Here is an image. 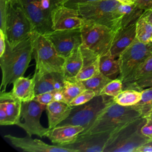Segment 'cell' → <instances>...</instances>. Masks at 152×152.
<instances>
[{
  "label": "cell",
  "instance_id": "obj_48",
  "mask_svg": "<svg viewBox=\"0 0 152 152\" xmlns=\"http://www.w3.org/2000/svg\"><path fill=\"white\" fill-rule=\"evenodd\" d=\"M146 144H150V145H152V138L150 139V140L146 143Z\"/></svg>",
  "mask_w": 152,
  "mask_h": 152
},
{
  "label": "cell",
  "instance_id": "obj_45",
  "mask_svg": "<svg viewBox=\"0 0 152 152\" xmlns=\"http://www.w3.org/2000/svg\"><path fill=\"white\" fill-rule=\"evenodd\" d=\"M7 1L8 3L15 5V4H19V1L18 0H5Z\"/></svg>",
  "mask_w": 152,
  "mask_h": 152
},
{
  "label": "cell",
  "instance_id": "obj_33",
  "mask_svg": "<svg viewBox=\"0 0 152 152\" xmlns=\"http://www.w3.org/2000/svg\"><path fill=\"white\" fill-rule=\"evenodd\" d=\"M95 96H96V93L93 90L85 89L74 99L69 104L72 107L79 106L88 102Z\"/></svg>",
  "mask_w": 152,
  "mask_h": 152
},
{
  "label": "cell",
  "instance_id": "obj_23",
  "mask_svg": "<svg viewBox=\"0 0 152 152\" xmlns=\"http://www.w3.org/2000/svg\"><path fill=\"white\" fill-rule=\"evenodd\" d=\"M100 71L107 77L113 80L120 74V66L118 58H115L110 53L100 56Z\"/></svg>",
  "mask_w": 152,
  "mask_h": 152
},
{
  "label": "cell",
  "instance_id": "obj_6",
  "mask_svg": "<svg viewBox=\"0 0 152 152\" xmlns=\"http://www.w3.org/2000/svg\"><path fill=\"white\" fill-rule=\"evenodd\" d=\"M80 29L83 46L100 56L110 53L116 31L86 20Z\"/></svg>",
  "mask_w": 152,
  "mask_h": 152
},
{
  "label": "cell",
  "instance_id": "obj_14",
  "mask_svg": "<svg viewBox=\"0 0 152 152\" xmlns=\"http://www.w3.org/2000/svg\"><path fill=\"white\" fill-rule=\"evenodd\" d=\"M110 135L109 132L80 134L74 142L62 147L77 152H103Z\"/></svg>",
  "mask_w": 152,
  "mask_h": 152
},
{
  "label": "cell",
  "instance_id": "obj_29",
  "mask_svg": "<svg viewBox=\"0 0 152 152\" xmlns=\"http://www.w3.org/2000/svg\"><path fill=\"white\" fill-rule=\"evenodd\" d=\"M111 80H112L100 72L97 75L81 82L86 89L91 90L96 93V96H99L105 86Z\"/></svg>",
  "mask_w": 152,
  "mask_h": 152
},
{
  "label": "cell",
  "instance_id": "obj_42",
  "mask_svg": "<svg viewBox=\"0 0 152 152\" xmlns=\"http://www.w3.org/2000/svg\"><path fill=\"white\" fill-rule=\"evenodd\" d=\"M54 101H58V102H65L64 97L63 96V94L62 93V91H55L54 93Z\"/></svg>",
  "mask_w": 152,
  "mask_h": 152
},
{
  "label": "cell",
  "instance_id": "obj_25",
  "mask_svg": "<svg viewBox=\"0 0 152 152\" xmlns=\"http://www.w3.org/2000/svg\"><path fill=\"white\" fill-rule=\"evenodd\" d=\"M86 89L81 81L75 80H65L62 89L65 102L69 104L79 94Z\"/></svg>",
  "mask_w": 152,
  "mask_h": 152
},
{
  "label": "cell",
  "instance_id": "obj_43",
  "mask_svg": "<svg viewBox=\"0 0 152 152\" xmlns=\"http://www.w3.org/2000/svg\"><path fill=\"white\" fill-rule=\"evenodd\" d=\"M122 4H134L135 0H116Z\"/></svg>",
  "mask_w": 152,
  "mask_h": 152
},
{
  "label": "cell",
  "instance_id": "obj_7",
  "mask_svg": "<svg viewBox=\"0 0 152 152\" xmlns=\"http://www.w3.org/2000/svg\"><path fill=\"white\" fill-rule=\"evenodd\" d=\"M19 5L31 21L33 30L42 34L53 31L52 12L61 5L59 0H18Z\"/></svg>",
  "mask_w": 152,
  "mask_h": 152
},
{
  "label": "cell",
  "instance_id": "obj_36",
  "mask_svg": "<svg viewBox=\"0 0 152 152\" xmlns=\"http://www.w3.org/2000/svg\"><path fill=\"white\" fill-rule=\"evenodd\" d=\"M54 93L55 91H49L39 94L36 95L34 100L41 104L48 105L54 101Z\"/></svg>",
  "mask_w": 152,
  "mask_h": 152
},
{
  "label": "cell",
  "instance_id": "obj_21",
  "mask_svg": "<svg viewBox=\"0 0 152 152\" xmlns=\"http://www.w3.org/2000/svg\"><path fill=\"white\" fill-rule=\"evenodd\" d=\"M69 104L58 101H53L46 105L49 128L51 129L61 124L67 118L72 109Z\"/></svg>",
  "mask_w": 152,
  "mask_h": 152
},
{
  "label": "cell",
  "instance_id": "obj_28",
  "mask_svg": "<svg viewBox=\"0 0 152 152\" xmlns=\"http://www.w3.org/2000/svg\"><path fill=\"white\" fill-rule=\"evenodd\" d=\"M4 103L8 125H17L21 121L22 102L18 100H5Z\"/></svg>",
  "mask_w": 152,
  "mask_h": 152
},
{
  "label": "cell",
  "instance_id": "obj_47",
  "mask_svg": "<svg viewBox=\"0 0 152 152\" xmlns=\"http://www.w3.org/2000/svg\"><path fill=\"white\" fill-rule=\"evenodd\" d=\"M59 4L61 5H63L67 0H59Z\"/></svg>",
  "mask_w": 152,
  "mask_h": 152
},
{
  "label": "cell",
  "instance_id": "obj_1",
  "mask_svg": "<svg viewBox=\"0 0 152 152\" xmlns=\"http://www.w3.org/2000/svg\"><path fill=\"white\" fill-rule=\"evenodd\" d=\"M33 52V42L30 34L27 39L12 47L7 43L6 49L0 56L1 91H5L7 86L24 75L31 61Z\"/></svg>",
  "mask_w": 152,
  "mask_h": 152
},
{
  "label": "cell",
  "instance_id": "obj_18",
  "mask_svg": "<svg viewBox=\"0 0 152 152\" xmlns=\"http://www.w3.org/2000/svg\"><path fill=\"white\" fill-rule=\"evenodd\" d=\"M84 130V128L80 125H58L49 129L46 137L52 143L59 146H64L74 142Z\"/></svg>",
  "mask_w": 152,
  "mask_h": 152
},
{
  "label": "cell",
  "instance_id": "obj_40",
  "mask_svg": "<svg viewBox=\"0 0 152 152\" xmlns=\"http://www.w3.org/2000/svg\"><path fill=\"white\" fill-rule=\"evenodd\" d=\"M7 47V39H6V36L5 33L0 29V56H1Z\"/></svg>",
  "mask_w": 152,
  "mask_h": 152
},
{
  "label": "cell",
  "instance_id": "obj_34",
  "mask_svg": "<svg viewBox=\"0 0 152 152\" xmlns=\"http://www.w3.org/2000/svg\"><path fill=\"white\" fill-rule=\"evenodd\" d=\"M9 3L5 0H0V29L5 32L8 8Z\"/></svg>",
  "mask_w": 152,
  "mask_h": 152
},
{
  "label": "cell",
  "instance_id": "obj_10",
  "mask_svg": "<svg viewBox=\"0 0 152 152\" xmlns=\"http://www.w3.org/2000/svg\"><path fill=\"white\" fill-rule=\"evenodd\" d=\"M151 54L148 45L140 42L135 37L134 40L121 53L118 58L120 66L119 77L122 82Z\"/></svg>",
  "mask_w": 152,
  "mask_h": 152
},
{
  "label": "cell",
  "instance_id": "obj_17",
  "mask_svg": "<svg viewBox=\"0 0 152 152\" xmlns=\"http://www.w3.org/2000/svg\"><path fill=\"white\" fill-rule=\"evenodd\" d=\"M33 78L34 80L36 95L46 92L62 90L65 80L63 72H61L42 74L34 72Z\"/></svg>",
  "mask_w": 152,
  "mask_h": 152
},
{
  "label": "cell",
  "instance_id": "obj_13",
  "mask_svg": "<svg viewBox=\"0 0 152 152\" xmlns=\"http://www.w3.org/2000/svg\"><path fill=\"white\" fill-rule=\"evenodd\" d=\"M51 17L53 30L81 28L85 23L77 9L61 4L54 8Z\"/></svg>",
  "mask_w": 152,
  "mask_h": 152
},
{
  "label": "cell",
  "instance_id": "obj_3",
  "mask_svg": "<svg viewBox=\"0 0 152 152\" xmlns=\"http://www.w3.org/2000/svg\"><path fill=\"white\" fill-rule=\"evenodd\" d=\"M120 4L116 0H98L78 4L77 10L84 19L117 31L122 27V16L118 10Z\"/></svg>",
  "mask_w": 152,
  "mask_h": 152
},
{
  "label": "cell",
  "instance_id": "obj_20",
  "mask_svg": "<svg viewBox=\"0 0 152 152\" xmlns=\"http://www.w3.org/2000/svg\"><path fill=\"white\" fill-rule=\"evenodd\" d=\"M81 47L84 56V64L81 69L76 76L75 80L83 81L100 72L99 68L100 56L91 52L82 45Z\"/></svg>",
  "mask_w": 152,
  "mask_h": 152
},
{
  "label": "cell",
  "instance_id": "obj_9",
  "mask_svg": "<svg viewBox=\"0 0 152 152\" xmlns=\"http://www.w3.org/2000/svg\"><path fill=\"white\" fill-rule=\"evenodd\" d=\"M112 98L105 95L96 96L84 104L74 106L69 116L58 125H80L86 130L95 121Z\"/></svg>",
  "mask_w": 152,
  "mask_h": 152
},
{
  "label": "cell",
  "instance_id": "obj_30",
  "mask_svg": "<svg viewBox=\"0 0 152 152\" xmlns=\"http://www.w3.org/2000/svg\"><path fill=\"white\" fill-rule=\"evenodd\" d=\"M152 72V53L146 58L123 82V84L134 82Z\"/></svg>",
  "mask_w": 152,
  "mask_h": 152
},
{
  "label": "cell",
  "instance_id": "obj_46",
  "mask_svg": "<svg viewBox=\"0 0 152 152\" xmlns=\"http://www.w3.org/2000/svg\"><path fill=\"white\" fill-rule=\"evenodd\" d=\"M148 45L149 49H150V51H151V52L152 53V42L151 43H150L149 44H148Z\"/></svg>",
  "mask_w": 152,
  "mask_h": 152
},
{
  "label": "cell",
  "instance_id": "obj_16",
  "mask_svg": "<svg viewBox=\"0 0 152 152\" xmlns=\"http://www.w3.org/2000/svg\"><path fill=\"white\" fill-rule=\"evenodd\" d=\"M11 91H1L0 102L5 100H18L26 102L34 100L36 93L34 90V80L32 77L29 78L24 76L18 78L13 83Z\"/></svg>",
  "mask_w": 152,
  "mask_h": 152
},
{
  "label": "cell",
  "instance_id": "obj_27",
  "mask_svg": "<svg viewBox=\"0 0 152 152\" xmlns=\"http://www.w3.org/2000/svg\"><path fill=\"white\" fill-rule=\"evenodd\" d=\"M141 98V91L134 89H124L119 94L113 97L116 103L124 106H132L140 102Z\"/></svg>",
  "mask_w": 152,
  "mask_h": 152
},
{
  "label": "cell",
  "instance_id": "obj_31",
  "mask_svg": "<svg viewBox=\"0 0 152 152\" xmlns=\"http://www.w3.org/2000/svg\"><path fill=\"white\" fill-rule=\"evenodd\" d=\"M123 82L121 79L118 77L108 83L101 91L100 95L114 97L123 90Z\"/></svg>",
  "mask_w": 152,
  "mask_h": 152
},
{
  "label": "cell",
  "instance_id": "obj_39",
  "mask_svg": "<svg viewBox=\"0 0 152 152\" xmlns=\"http://www.w3.org/2000/svg\"><path fill=\"white\" fill-rule=\"evenodd\" d=\"M96 1L98 0H67L63 5L68 7L77 9V5L78 4L89 3Z\"/></svg>",
  "mask_w": 152,
  "mask_h": 152
},
{
  "label": "cell",
  "instance_id": "obj_12",
  "mask_svg": "<svg viewBox=\"0 0 152 152\" xmlns=\"http://www.w3.org/2000/svg\"><path fill=\"white\" fill-rule=\"evenodd\" d=\"M43 35L52 45L58 53L64 58L82 44L80 28L53 30Z\"/></svg>",
  "mask_w": 152,
  "mask_h": 152
},
{
  "label": "cell",
  "instance_id": "obj_26",
  "mask_svg": "<svg viewBox=\"0 0 152 152\" xmlns=\"http://www.w3.org/2000/svg\"><path fill=\"white\" fill-rule=\"evenodd\" d=\"M140 114L142 118H145L152 113V87L141 90V98L139 102L132 106Z\"/></svg>",
  "mask_w": 152,
  "mask_h": 152
},
{
  "label": "cell",
  "instance_id": "obj_32",
  "mask_svg": "<svg viewBox=\"0 0 152 152\" xmlns=\"http://www.w3.org/2000/svg\"><path fill=\"white\" fill-rule=\"evenodd\" d=\"M123 85V90L130 88L139 91H141L144 88L152 87V72L134 82Z\"/></svg>",
  "mask_w": 152,
  "mask_h": 152
},
{
  "label": "cell",
  "instance_id": "obj_11",
  "mask_svg": "<svg viewBox=\"0 0 152 152\" xmlns=\"http://www.w3.org/2000/svg\"><path fill=\"white\" fill-rule=\"evenodd\" d=\"M46 108V105L35 100L23 102L21 116L24 119V122L20 121L17 125L23 128L30 137L33 135L41 138L46 137L49 128L43 126L40 122L42 113Z\"/></svg>",
  "mask_w": 152,
  "mask_h": 152
},
{
  "label": "cell",
  "instance_id": "obj_19",
  "mask_svg": "<svg viewBox=\"0 0 152 152\" xmlns=\"http://www.w3.org/2000/svg\"><path fill=\"white\" fill-rule=\"evenodd\" d=\"M136 37V23L118 29L111 46L110 53L115 58H118L121 53L125 50Z\"/></svg>",
  "mask_w": 152,
  "mask_h": 152
},
{
  "label": "cell",
  "instance_id": "obj_38",
  "mask_svg": "<svg viewBox=\"0 0 152 152\" xmlns=\"http://www.w3.org/2000/svg\"><path fill=\"white\" fill-rule=\"evenodd\" d=\"M0 125H8L5 106L3 102H0Z\"/></svg>",
  "mask_w": 152,
  "mask_h": 152
},
{
  "label": "cell",
  "instance_id": "obj_4",
  "mask_svg": "<svg viewBox=\"0 0 152 152\" xmlns=\"http://www.w3.org/2000/svg\"><path fill=\"white\" fill-rule=\"evenodd\" d=\"M145 119L139 118L110 133L103 152H135L140 146L146 144L150 138L140 132Z\"/></svg>",
  "mask_w": 152,
  "mask_h": 152
},
{
  "label": "cell",
  "instance_id": "obj_8",
  "mask_svg": "<svg viewBox=\"0 0 152 152\" xmlns=\"http://www.w3.org/2000/svg\"><path fill=\"white\" fill-rule=\"evenodd\" d=\"M33 31L32 24L22 7L9 3L5 32L8 45H16L29 37Z\"/></svg>",
  "mask_w": 152,
  "mask_h": 152
},
{
  "label": "cell",
  "instance_id": "obj_24",
  "mask_svg": "<svg viewBox=\"0 0 152 152\" xmlns=\"http://www.w3.org/2000/svg\"><path fill=\"white\" fill-rule=\"evenodd\" d=\"M136 38L147 45L152 42V24L145 11L136 22Z\"/></svg>",
  "mask_w": 152,
  "mask_h": 152
},
{
  "label": "cell",
  "instance_id": "obj_15",
  "mask_svg": "<svg viewBox=\"0 0 152 152\" xmlns=\"http://www.w3.org/2000/svg\"><path fill=\"white\" fill-rule=\"evenodd\" d=\"M12 145L27 152H77L75 150L58 145H49L39 139H33L27 135L17 137L10 134L4 136Z\"/></svg>",
  "mask_w": 152,
  "mask_h": 152
},
{
  "label": "cell",
  "instance_id": "obj_37",
  "mask_svg": "<svg viewBox=\"0 0 152 152\" xmlns=\"http://www.w3.org/2000/svg\"><path fill=\"white\" fill-rule=\"evenodd\" d=\"M135 4L144 11L152 10V0H135Z\"/></svg>",
  "mask_w": 152,
  "mask_h": 152
},
{
  "label": "cell",
  "instance_id": "obj_2",
  "mask_svg": "<svg viewBox=\"0 0 152 152\" xmlns=\"http://www.w3.org/2000/svg\"><path fill=\"white\" fill-rule=\"evenodd\" d=\"M141 117L132 106H121L112 97L92 124L81 134L111 133Z\"/></svg>",
  "mask_w": 152,
  "mask_h": 152
},
{
  "label": "cell",
  "instance_id": "obj_41",
  "mask_svg": "<svg viewBox=\"0 0 152 152\" xmlns=\"http://www.w3.org/2000/svg\"><path fill=\"white\" fill-rule=\"evenodd\" d=\"M135 152H152V145L144 144L138 147Z\"/></svg>",
  "mask_w": 152,
  "mask_h": 152
},
{
  "label": "cell",
  "instance_id": "obj_35",
  "mask_svg": "<svg viewBox=\"0 0 152 152\" xmlns=\"http://www.w3.org/2000/svg\"><path fill=\"white\" fill-rule=\"evenodd\" d=\"M145 119V122L141 126L140 132L142 135L151 139L152 138V113Z\"/></svg>",
  "mask_w": 152,
  "mask_h": 152
},
{
  "label": "cell",
  "instance_id": "obj_5",
  "mask_svg": "<svg viewBox=\"0 0 152 152\" xmlns=\"http://www.w3.org/2000/svg\"><path fill=\"white\" fill-rule=\"evenodd\" d=\"M30 35L33 46V55L36 62L34 72H63L65 58L58 53L43 34L33 31Z\"/></svg>",
  "mask_w": 152,
  "mask_h": 152
},
{
  "label": "cell",
  "instance_id": "obj_44",
  "mask_svg": "<svg viewBox=\"0 0 152 152\" xmlns=\"http://www.w3.org/2000/svg\"><path fill=\"white\" fill-rule=\"evenodd\" d=\"M145 12L146 15H147L150 21L152 24V10H148V11H145Z\"/></svg>",
  "mask_w": 152,
  "mask_h": 152
},
{
  "label": "cell",
  "instance_id": "obj_22",
  "mask_svg": "<svg viewBox=\"0 0 152 152\" xmlns=\"http://www.w3.org/2000/svg\"><path fill=\"white\" fill-rule=\"evenodd\" d=\"M84 64V56L81 46L73 50L65 58L63 74L65 80H75Z\"/></svg>",
  "mask_w": 152,
  "mask_h": 152
}]
</instances>
